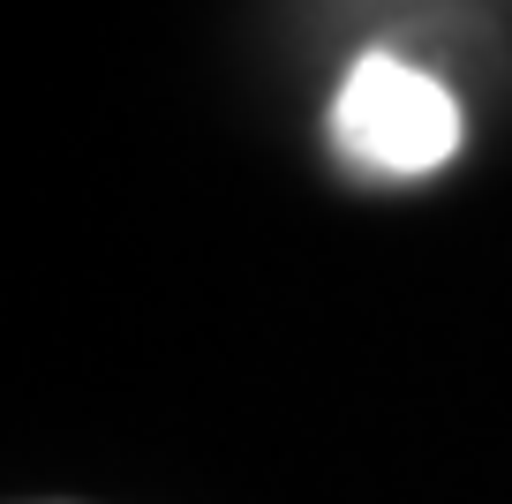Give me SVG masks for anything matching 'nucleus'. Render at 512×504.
I'll use <instances>...</instances> for the list:
<instances>
[{"instance_id":"nucleus-1","label":"nucleus","mask_w":512,"mask_h":504,"mask_svg":"<svg viewBox=\"0 0 512 504\" xmlns=\"http://www.w3.org/2000/svg\"><path fill=\"white\" fill-rule=\"evenodd\" d=\"M460 98L400 53H362L332 91V151L369 181H422L460 158Z\"/></svg>"}]
</instances>
